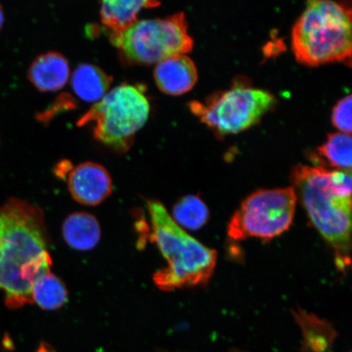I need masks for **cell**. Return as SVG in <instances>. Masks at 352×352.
Masks as SVG:
<instances>
[{
  "label": "cell",
  "instance_id": "obj_1",
  "mask_svg": "<svg viewBox=\"0 0 352 352\" xmlns=\"http://www.w3.org/2000/svg\"><path fill=\"white\" fill-rule=\"evenodd\" d=\"M52 265L43 210L12 198L0 208V289L8 307L32 303L35 281Z\"/></svg>",
  "mask_w": 352,
  "mask_h": 352
},
{
  "label": "cell",
  "instance_id": "obj_2",
  "mask_svg": "<svg viewBox=\"0 0 352 352\" xmlns=\"http://www.w3.org/2000/svg\"><path fill=\"white\" fill-rule=\"evenodd\" d=\"M292 179L308 217L332 246L338 267L345 270L351 263V171L300 165L294 167Z\"/></svg>",
  "mask_w": 352,
  "mask_h": 352
},
{
  "label": "cell",
  "instance_id": "obj_3",
  "mask_svg": "<svg viewBox=\"0 0 352 352\" xmlns=\"http://www.w3.org/2000/svg\"><path fill=\"white\" fill-rule=\"evenodd\" d=\"M153 240L167 262L153 280L164 292L208 283L217 266V253L183 230L158 201H149Z\"/></svg>",
  "mask_w": 352,
  "mask_h": 352
},
{
  "label": "cell",
  "instance_id": "obj_4",
  "mask_svg": "<svg viewBox=\"0 0 352 352\" xmlns=\"http://www.w3.org/2000/svg\"><path fill=\"white\" fill-rule=\"evenodd\" d=\"M292 48L298 63L308 66L351 64V8L329 0L308 1L294 25Z\"/></svg>",
  "mask_w": 352,
  "mask_h": 352
},
{
  "label": "cell",
  "instance_id": "obj_5",
  "mask_svg": "<svg viewBox=\"0 0 352 352\" xmlns=\"http://www.w3.org/2000/svg\"><path fill=\"white\" fill-rule=\"evenodd\" d=\"M151 113V104L143 87L123 83L109 91L78 122V126L94 123V138L99 142L125 152L131 148L136 132L142 129Z\"/></svg>",
  "mask_w": 352,
  "mask_h": 352
},
{
  "label": "cell",
  "instance_id": "obj_6",
  "mask_svg": "<svg viewBox=\"0 0 352 352\" xmlns=\"http://www.w3.org/2000/svg\"><path fill=\"white\" fill-rule=\"evenodd\" d=\"M126 65H153L168 57L191 52L193 41L188 34L184 12L165 19L136 22L126 32L109 35Z\"/></svg>",
  "mask_w": 352,
  "mask_h": 352
},
{
  "label": "cell",
  "instance_id": "obj_7",
  "mask_svg": "<svg viewBox=\"0 0 352 352\" xmlns=\"http://www.w3.org/2000/svg\"><path fill=\"white\" fill-rule=\"evenodd\" d=\"M297 196L293 187L252 193L232 217L228 236L236 241L250 237L268 241L283 234L293 223Z\"/></svg>",
  "mask_w": 352,
  "mask_h": 352
},
{
  "label": "cell",
  "instance_id": "obj_8",
  "mask_svg": "<svg viewBox=\"0 0 352 352\" xmlns=\"http://www.w3.org/2000/svg\"><path fill=\"white\" fill-rule=\"evenodd\" d=\"M270 92L248 85H233L201 103L190 104L192 112L219 135L236 134L250 129L274 107Z\"/></svg>",
  "mask_w": 352,
  "mask_h": 352
},
{
  "label": "cell",
  "instance_id": "obj_9",
  "mask_svg": "<svg viewBox=\"0 0 352 352\" xmlns=\"http://www.w3.org/2000/svg\"><path fill=\"white\" fill-rule=\"evenodd\" d=\"M68 188L78 204L98 206L111 195L112 179L102 165L92 162H82L69 171Z\"/></svg>",
  "mask_w": 352,
  "mask_h": 352
},
{
  "label": "cell",
  "instance_id": "obj_10",
  "mask_svg": "<svg viewBox=\"0 0 352 352\" xmlns=\"http://www.w3.org/2000/svg\"><path fill=\"white\" fill-rule=\"evenodd\" d=\"M153 76L162 92L178 96L186 94L195 87L198 74L195 63L188 56L177 55L156 64Z\"/></svg>",
  "mask_w": 352,
  "mask_h": 352
},
{
  "label": "cell",
  "instance_id": "obj_11",
  "mask_svg": "<svg viewBox=\"0 0 352 352\" xmlns=\"http://www.w3.org/2000/svg\"><path fill=\"white\" fill-rule=\"evenodd\" d=\"M69 76L67 59L56 52L38 56L28 69L29 80L43 92L60 90L67 83Z\"/></svg>",
  "mask_w": 352,
  "mask_h": 352
},
{
  "label": "cell",
  "instance_id": "obj_12",
  "mask_svg": "<svg viewBox=\"0 0 352 352\" xmlns=\"http://www.w3.org/2000/svg\"><path fill=\"white\" fill-rule=\"evenodd\" d=\"M155 1H103L100 6V19L110 34H120L138 22L139 12L145 8H155Z\"/></svg>",
  "mask_w": 352,
  "mask_h": 352
},
{
  "label": "cell",
  "instance_id": "obj_13",
  "mask_svg": "<svg viewBox=\"0 0 352 352\" xmlns=\"http://www.w3.org/2000/svg\"><path fill=\"white\" fill-rule=\"evenodd\" d=\"M113 78L98 66L82 64L74 69L72 78V89L79 99L98 103L109 91Z\"/></svg>",
  "mask_w": 352,
  "mask_h": 352
},
{
  "label": "cell",
  "instance_id": "obj_14",
  "mask_svg": "<svg viewBox=\"0 0 352 352\" xmlns=\"http://www.w3.org/2000/svg\"><path fill=\"white\" fill-rule=\"evenodd\" d=\"M63 234L70 248L88 250L98 244L101 232L98 220L94 215L87 212H76L65 219Z\"/></svg>",
  "mask_w": 352,
  "mask_h": 352
},
{
  "label": "cell",
  "instance_id": "obj_15",
  "mask_svg": "<svg viewBox=\"0 0 352 352\" xmlns=\"http://www.w3.org/2000/svg\"><path fill=\"white\" fill-rule=\"evenodd\" d=\"M297 321L301 325L303 338V347L307 351L327 352L333 345L336 332L327 321L320 320L314 315L305 312H296Z\"/></svg>",
  "mask_w": 352,
  "mask_h": 352
},
{
  "label": "cell",
  "instance_id": "obj_16",
  "mask_svg": "<svg viewBox=\"0 0 352 352\" xmlns=\"http://www.w3.org/2000/svg\"><path fill=\"white\" fill-rule=\"evenodd\" d=\"M32 300L44 310L54 311L67 302L68 292L63 281L50 272L35 281Z\"/></svg>",
  "mask_w": 352,
  "mask_h": 352
},
{
  "label": "cell",
  "instance_id": "obj_17",
  "mask_svg": "<svg viewBox=\"0 0 352 352\" xmlns=\"http://www.w3.org/2000/svg\"><path fill=\"white\" fill-rule=\"evenodd\" d=\"M352 140L351 135L331 133L327 142L318 148V157L322 162L338 170L351 171Z\"/></svg>",
  "mask_w": 352,
  "mask_h": 352
},
{
  "label": "cell",
  "instance_id": "obj_18",
  "mask_svg": "<svg viewBox=\"0 0 352 352\" xmlns=\"http://www.w3.org/2000/svg\"><path fill=\"white\" fill-rule=\"evenodd\" d=\"M173 215L174 221L179 227L197 230L208 221L209 211L199 197L190 195L184 197L175 204Z\"/></svg>",
  "mask_w": 352,
  "mask_h": 352
},
{
  "label": "cell",
  "instance_id": "obj_19",
  "mask_svg": "<svg viewBox=\"0 0 352 352\" xmlns=\"http://www.w3.org/2000/svg\"><path fill=\"white\" fill-rule=\"evenodd\" d=\"M351 96L341 99L333 109L332 122L342 133H351Z\"/></svg>",
  "mask_w": 352,
  "mask_h": 352
},
{
  "label": "cell",
  "instance_id": "obj_20",
  "mask_svg": "<svg viewBox=\"0 0 352 352\" xmlns=\"http://www.w3.org/2000/svg\"><path fill=\"white\" fill-rule=\"evenodd\" d=\"M72 170V165H70L69 162H60V164L58 165V167H57V173L56 175L60 176L65 175L66 173H69V171Z\"/></svg>",
  "mask_w": 352,
  "mask_h": 352
},
{
  "label": "cell",
  "instance_id": "obj_21",
  "mask_svg": "<svg viewBox=\"0 0 352 352\" xmlns=\"http://www.w3.org/2000/svg\"><path fill=\"white\" fill-rule=\"evenodd\" d=\"M4 22V13L3 8L0 6V30H1Z\"/></svg>",
  "mask_w": 352,
  "mask_h": 352
}]
</instances>
